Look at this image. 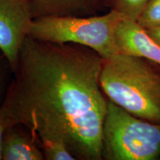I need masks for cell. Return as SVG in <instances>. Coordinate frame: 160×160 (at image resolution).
Instances as JSON below:
<instances>
[{"instance_id":"5","label":"cell","mask_w":160,"mask_h":160,"mask_svg":"<svg viewBox=\"0 0 160 160\" xmlns=\"http://www.w3.org/2000/svg\"><path fill=\"white\" fill-rule=\"evenodd\" d=\"M33 19L28 0H0V49L13 71Z\"/></svg>"},{"instance_id":"13","label":"cell","mask_w":160,"mask_h":160,"mask_svg":"<svg viewBox=\"0 0 160 160\" xmlns=\"http://www.w3.org/2000/svg\"><path fill=\"white\" fill-rule=\"evenodd\" d=\"M149 35L160 45V25L145 29Z\"/></svg>"},{"instance_id":"2","label":"cell","mask_w":160,"mask_h":160,"mask_svg":"<svg viewBox=\"0 0 160 160\" xmlns=\"http://www.w3.org/2000/svg\"><path fill=\"white\" fill-rule=\"evenodd\" d=\"M99 80L108 99L136 117L160 124V75L145 59L122 53L104 59Z\"/></svg>"},{"instance_id":"1","label":"cell","mask_w":160,"mask_h":160,"mask_svg":"<svg viewBox=\"0 0 160 160\" xmlns=\"http://www.w3.org/2000/svg\"><path fill=\"white\" fill-rule=\"evenodd\" d=\"M103 60L85 46L28 36L0 108L6 127L21 124L37 139L62 140L76 160L102 159Z\"/></svg>"},{"instance_id":"6","label":"cell","mask_w":160,"mask_h":160,"mask_svg":"<svg viewBox=\"0 0 160 160\" xmlns=\"http://www.w3.org/2000/svg\"><path fill=\"white\" fill-rule=\"evenodd\" d=\"M118 53L149 60L160 65V45L137 21L125 17L116 31Z\"/></svg>"},{"instance_id":"12","label":"cell","mask_w":160,"mask_h":160,"mask_svg":"<svg viewBox=\"0 0 160 160\" xmlns=\"http://www.w3.org/2000/svg\"><path fill=\"white\" fill-rule=\"evenodd\" d=\"M13 75L11 63L0 49V108L5 100Z\"/></svg>"},{"instance_id":"4","label":"cell","mask_w":160,"mask_h":160,"mask_svg":"<svg viewBox=\"0 0 160 160\" xmlns=\"http://www.w3.org/2000/svg\"><path fill=\"white\" fill-rule=\"evenodd\" d=\"M102 159L154 160L160 155V124L131 114L108 99Z\"/></svg>"},{"instance_id":"9","label":"cell","mask_w":160,"mask_h":160,"mask_svg":"<svg viewBox=\"0 0 160 160\" xmlns=\"http://www.w3.org/2000/svg\"><path fill=\"white\" fill-rule=\"evenodd\" d=\"M37 141L45 160H76L62 140L43 138Z\"/></svg>"},{"instance_id":"7","label":"cell","mask_w":160,"mask_h":160,"mask_svg":"<svg viewBox=\"0 0 160 160\" xmlns=\"http://www.w3.org/2000/svg\"><path fill=\"white\" fill-rule=\"evenodd\" d=\"M111 0H28L33 18L91 17L109 8Z\"/></svg>"},{"instance_id":"10","label":"cell","mask_w":160,"mask_h":160,"mask_svg":"<svg viewBox=\"0 0 160 160\" xmlns=\"http://www.w3.org/2000/svg\"><path fill=\"white\" fill-rule=\"evenodd\" d=\"M149 0H111L109 8L133 21H137Z\"/></svg>"},{"instance_id":"3","label":"cell","mask_w":160,"mask_h":160,"mask_svg":"<svg viewBox=\"0 0 160 160\" xmlns=\"http://www.w3.org/2000/svg\"><path fill=\"white\" fill-rule=\"evenodd\" d=\"M125 16L115 10L91 17L35 18L29 37L53 43H73L89 48L104 59L117 54L116 31Z\"/></svg>"},{"instance_id":"14","label":"cell","mask_w":160,"mask_h":160,"mask_svg":"<svg viewBox=\"0 0 160 160\" xmlns=\"http://www.w3.org/2000/svg\"><path fill=\"white\" fill-rule=\"evenodd\" d=\"M6 128V125L4 121L0 117V160L2 159V137L4 131Z\"/></svg>"},{"instance_id":"11","label":"cell","mask_w":160,"mask_h":160,"mask_svg":"<svg viewBox=\"0 0 160 160\" xmlns=\"http://www.w3.org/2000/svg\"><path fill=\"white\" fill-rule=\"evenodd\" d=\"M145 29L160 25V0H149L137 19Z\"/></svg>"},{"instance_id":"8","label":"cell","mask_w":160,"mask_h":160,"mask_svg":"<svg viewBox=\"0 0 160 160\" xmlns=\"http://www.w3.org/2000/svg\"><path fill=\"white\" fill-rule=\"evenodd\" d=\"M2 156L3 160H45L37 137L21 124L5 128Z\"/></svg>"}]
</instances>
